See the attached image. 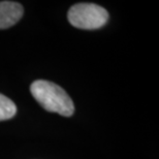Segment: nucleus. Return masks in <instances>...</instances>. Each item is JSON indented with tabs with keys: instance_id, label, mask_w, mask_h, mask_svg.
<instances>
[{
	"instance_id": "f257e3e1",
	"label": "nucleus",
	"mask_w": 159,
	"mask_h": 159,
	"mask_svg": "<svg viewBox=\"0 0 159 159\" xmlns=\"http://www.w3.org/2000/svg\"><path fill=\"white\" fill-rule=\"evenodd\" d=\"M30 92L44 110L70 117L75 113V106L66 91L55 83L37 80L30 86Z\"/></svg>"
},
{
	"instance_id": "20e7f679",
	"label": "nucleus",
	"mask_w": 159,
	"mask_h": 159,
	"mask_svg": "<svg viewBox=\"0 0 159 159\" xmlns=\"http://www.w3.org/2000/svg\"><path fill=\"white\" fill-rule=\"evenodd\" d=\"M16 114H17V107L14 101L0 93V121L11 119Z\"/></svg>"
},
{
	"instance_id": "f03ea898",
	"label": "nucleus",
	"mask_w": 159,
	"mask_h": 159,
	"mask_svg": "<svg viewBox=\"0 0 159 159\" xmlns=\"http://www.w3.org/2000/svg\"><path fill=\"white\" fill-rule=\"evenodd\" d=\"M67 19L72 26L85 30L101 28L109 20V12L94 3H77L68 11Z\"/></svg>"
},
{
	"instance_id": "7ed1b4c3",
	"label": "nucleus",
	"mask_w": 159,
	"mask_h": 159,
	"mask_svg": "<svg viewBox=\"0 0 159 159\" xmlns=\"http://www.w3.org/2000/svg\"><path fill=\"white\" fill-rule=\"evenodd\" d=\"M24 8L19 2H0V29H7L17 24L23 17Z\"/></svg>"
}]
</instances>
